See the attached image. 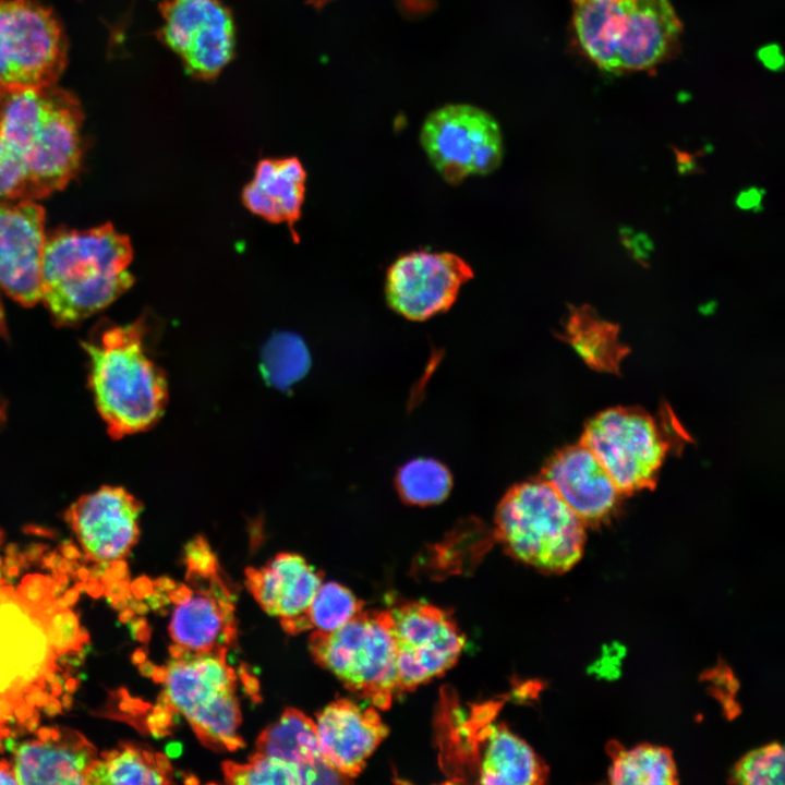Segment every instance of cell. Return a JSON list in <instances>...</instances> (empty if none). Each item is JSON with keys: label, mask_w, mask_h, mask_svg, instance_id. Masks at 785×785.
Returning <instances> with one entry per match:
<instances>
[{"label": "cell", "mask_w": 785, "mask_h": 785, "mask_svg": "<svg viewBox=\"0 0 785 785\" xmlns=\"http://www.w3.org/2000/svg\"><path fill=\"white\" fill-rule=\"evenodd\" d=\"M619 325L599 316L590 304H568L563 334L558 337L570 345L580 358L599 371L616 372L629 348L619 341Z\"/></svg>", "instance_id": "25"}, {"label": "cell", "mask_w": 785, "mask_h": 785, "mask_svg": "<svg viewBox=\"0 0 785 785\" xmlns=\"http://www.w3.org/2000/svg\"><path fill=\"white\" fill-rule=\"evenodd\" d=\"M133 249L111 224L47 235L41 300L53 321L73 325L104 310L134 283L128 271Z\"/></svg>", "instance_id": "1"}, {"label": "cell", "mask_w": 785, "mask_h": 785, "mask_svg": "<svg viewBox=\"0 0 785 785\" xmlns=\"http://www.w3.org/2000/svg\"><path fill=\"white\" fill-rule=\"evenodd\" d=\"M314 661L375 708L388 709L402 691L389 611H361L333 631L314 630Z\"/></svg>", "instance_id": "7"}, {"label": "cell", "mask_w": 785, "mask_h": 785, "mask_svg": "<svg viewBox=\"0 0 785 785\" xmlns=\"http://www.w3.org/2000/svg\"><path fill=\"white\" fill-rule=\"evenodd\" d=\"M478 762V781L483 784L536 785L546 781L548 770L521 738L504 725L484 728Z\"/></svg>", "instance_id": "23"}, {"label": "cell", "mask_w": 785, "mask_h": 785, "mask_svg": "<svg viewBox=\"0 0 785 785\" xmlns=\"http://www.w3.org/2000/svg\"><path fill=\"white\" fill-rule=\"evenodd\" d=\"M85 775L86 784H170L173 769L168 758L133 742L101 752Z\"/></svg>", "instance_id": "26"}, {"label": "cell", "mask_w": 785, "mask_h": 785, "mask_svg": "<svg viewBox=\"0 0 785 785\" xmlns=\"http://www.w3.org/2000/svg\"><path fill=\"white\" fill-rule=\"evenodd\" d=\"M37 735L41 741H49L51 738V728L41 727L37 730Z\"/></svg>", "instance_id": "45"}, {"label": "cell", "mask_w": 785, "mask_h": 785, "mask_svg": "<svg viewBox=\"0 0 785 785\" xmlns=\"http://www.w3.org/2000/svg\"><path fill=\"white\" fill-rule=\"evenodd\" d=\"M612 762L608 781L617 785H673L678 783V773L672 751L668 748L640 744L631 748L611 745Z\"/></svg>", "instance_id": "27"}, {"label": "cell", "mask_w": 785, "mask_h": 785, "mask_svg": "<svg viewBox=\"0 0 785 785\" xmlns=\"http://www.w3.org/2000/svg\"><path fill=\"white\" fill-rule=\"evenodd\" d=\"M158 38L195 78L212 81L232 60L234 22L221 0H161Z\"/></svg>", "instance_id": "12"}, {"label": "cell", "mask_w": 785, "mask_h": 785, "mask_svg": "<svg viewBox=\"0 0 785 785\" xmlns=\"http://www.w3.org/2000/svg\"><path fill=\"white\" fill-rule=\"evenodd\" d=\"M573 1H575V2H581V1H587V0H573Z\"/></svg>", "instance_id": "56"}, {"label": "cell", "mask_w": 785, "mask_h": 785, "mask_svg": "<svg viewBox=\"0 0 785 785\" xmlns=\"http://www.w3.org/2000/svg\"><path fill=\"white\" fill-rule=\"evenodd\" d=\"M86 582L85 581L77 582L74 588L80 592H84V591H86Z\"/></svg>", "instance_id": "52"}, {"label": "cell", "mask_w": 785, "mask_h": 785, "mask_svg": "<svg viewBox=\"0 0 785 785\" xmlns=\"http://www.w3.org/2000/svg\"><path fill=\"white\" fill-rule=\"evenodd\" d=\"M363 605L364 603L342 584L322 582L306 613L282 628L290 635L311 628L333 631L363 611Z\"/></svg>", "instance_id": "28"}, {"label": "cell", "mask_w": 785, "mask_h": 785, "mask_svg": "<svg viewBox=\"0 0 785 785\" xmlns=\"http://www.w3.org/2000/svg\"><path fill=\"white\" fill-rule=\"evenodd\" d=\"M72 703H73V699H72V697H71L69 693H65V695L62 696L61 705H62L64 709L70 710L71 706H72Z\"/></svg>", "instance_id": "51"}, {"label": "cell", "mask_w": 785, "mask_h": 785, "mask_svg": "<svg viewBox=\"0 0 785 785\" xmlns=\"http://www.w3.org/2000/svg\"><path fill=\"white\" fill-rule=\"evenodd\" d=\"M546 481L584 523H597L615 509L619 490L582 443L554 455L543 470Z\"/></svg>", "instance_id": "19"}, {"label": "cell", "mask_w": 785, "mask_h": 785, "mask_svg": "<svg viewBox=\"0 0 785 785\" xmlns=\"http://www.w3.org/2000/svg\"><path fill=\"white\" fill-rule=\"evenodd\" d=\"M23 723H25V727L28 732H35L38 723H39V714L37 711H33L29 717H27Z\"/></svg>", "instance_id": "42"}, {"label": "cell", "mask_w": 785, "mask_h": 785, "mask_svg": "<svg viewBox=\"0 0 785 785\" xmlns=\"http://www.w3.org/2000/svg\"><path fill=\"white\" fill-rule=\"evenodd\" d=\"M32 692L34 699V706H44L48 702L49 696L44 689L34 690Z\"/></svg>", "instance_id": "41"}, {"label": "cell", "mask_w": 785, "mask_h": 785, "mask_svg": "<svg viewBox=\"0 0 785 785\" xmlns=\"http://www.w3.org/2000/svg\"><path fill=\"white\" fill-rule=\"evenodd\" d=\"M186 584L170 597L168 626L171 656L228 652L237 640L235 606L208 545L193 541L186 548Z\"/></svg>", "instance_id": "8"}, {"label": "cell", "mask_w": 785, "mask_h": 785, "mask_svg": "<svg viewBox=\"0 0 785 785\" xmlns=\"http://www.w3.org/2000/svg\"><path fill=\"white\" fill-rule=\"evenodd\" d=\"M310 367V353L301 337L290 331L275 333L264 345L261 370L265 379L286 389Z\"/></svg>", "instance_id": "29"}, {"label": "cell", "mask_w": 785, "mask_h": 785, "mask_svg": "<svg viewBox=\"0 0 785 785\" xmlns=\"http://www.w3.org/2000/svg\"><path fill=\"white\" fill-rule=\"evenodd\" d=\"M62 688H63V685H61V684H59V683H57V681L51 683V695H52L53 697H59V696H61V695H62V691H63Z\"/></svg>", "instance_id": "50"}, {"label": "cell", "mask_w": 785, "mask_h": 785, "mask_svg": "<svg viewBox=\"0 0 785 785\" xmlns=\"http://www.w3.org/2000/svg\"><path fill=\"white\" fill-rule=\"evenodd\" d=\"M576 38L585 55L608 72L647 70L672 52L680 22L669 0L576 2Z\"/></svg>", "instance_id": "5"}, {"label": "cell", "mask_w": 785, "mask_h": 785, "mask_svg": "<svg viewBox=\"0 0 785 785\" xmlns=\"http://www.w3.org/2000/svg\"><path fill=\"white\" fill-rule=\"evenodd\" d=\"M80 593H81L80 591H77L75 588H73L70 591H67L64 593L63 599L70 606V605H73L78 600Z\"/></svg>", "instance_id": "43"}, {"label": "cell", "mask_w": 785, "mask_h": 785, "mask_svg": "<svg viewBox=\"0 0 785 785\" xmlns=\"http://www.w3.org/2000/svg\"><path fill=\"white\" fill-rule=\"evenodd\" d=\"M8 736H10V729L7 728V727H4V726L1 727V728H0V738L3 739V738H5V737H8Z\"/></svg>", "instance_id": "54"}, {"label": "cell", "mask_w": 785, "mask_h": 785, "mask_svg": "<svg viewBox=\"0 0 785 785\" xmlns=\"http://www.w3.org/2000/svg\"><path fill=\"white\" fill-rule=\"evenodd\" d=\"M86 592L93 597H99L104 594L105 587L98 580L88 579V582H86Z\"/></svg>", "instance_id": "39"}, {"label": "cell", "mask_w": 785, "mask_h": 785, "mask_svg": "<svg viewBox=\"0 0 785 785\" xmlns=\"http://www.w3.org/2000/svg\"><path fill=\"white\" fill-rule=\"evenodd\" d=\"M65 64V37L49 9L0 0V87L53 85Z\"/></svg>", "instance_id": "9"}, {"label": "cell", "mask_w": 785, "mask_h": 785, "mask_svg": "<svg viewBox=\"0 0 785 785\" xmlns=\"http://www.w3.org/2000/svg\"><path fill=\"white\" fill-rule=\"evenodd\" d=\"M140 502L122 487L104 486L80 497L67 521L85 553V560H124L140 535Z\"/></svg>", "instance_id": "17"}, {"label": "cell", "mask_w": 785, "mask_h": 785, "mask_svg": "<svg viewBox=\"0 0 785 785\" xmlns=\"http://www.w3.org/2000/svg\"><path fill=\"white\" fill-rule=\"evenodd\" d=\"M82 122L77 99L56 84L0 87V136L24 162L37 200L62 190L77 173Z\"/></svg>", "instance_id": "2"}, {"label": "cell", "mask_w": 785, "mask_h": 785, "mask_svg": "<svg viewBox=\"0 0 785 785\" xmlns=\"http://www.w3.org/2000/svg\"><path fill=\"white\" fill-rule=\"evenodd\" d=\"M74 577H77L80 581H88L89 579V572L88 569L85 567H81L73 573Z\"/></svg>", "instance_id": "44"}, {"label": "cell", "mask_w": 785, "mask_h": 785, "mask_svg": "<svg viewBox=\"0 0 785 785\" xmlns=\"http://www.w3.org/2000/svg\"><path fill=\"white\" fill-rule=\"evenodd\" d=\"M389 612L402 691L442 675L457 662L464 638L445 611L413 602Z\"/></svg>", "instance_id": "14"}, {"label": "cell", "mask_w": 785, "mask_h": 785, "mask_svg": "<svg viewBox=\"0 0 785 785\" xmlns=\"http://www.w3.org/2000/svg\"><path fill=\"white\" fill-rule=\"evenodd\" d=\"M306 172L297 157L262 159L253 180L243 188V204L269 222H287L298 242L294 225L301 217Z\"/></svg>", "instance_id": "22"}, {"label": "cell", "mask_w": 785, "mask_h": 785, "mask_svg": "<svg viewBox=\"0 0 785 785\" xmlns=\"http://www.w3.org/2000/svg\"><path fill=\"white\" fill-rule=\"evenodd\" d=\"M322 573L302 556L280 553L259 568L245 570V585L261 608L280 619L281 627L303 616Z\"/></svg>", "instance_id": "20"}, {"label": "cell", "mask_w": 785, "mask_h": 785, "mask_svg": "<svg viewBox=\"0 0 785 785\" xmlns=\"http://www.w3.org/2000/svg\"><path fill=\"white\" fill-rule=\"evenodd\" d=\"M331 1H334V0H307L306 2H307L309 4H311L314 9L319 10V9L324 8L327 3L331 2Z\"/></svg>", "instance_id": "49"}, {"label": "cell", "mask_w": 785, "mask_h": 785, "mask_svg": "<svg viewBox=\"0 0 785 785\" xmlns=\"http://www.w3.org/2000/svg\"><path fill=\"white\" fill-rule=\"evenodd\" d=\"M37 200L34 185L21 157L0 136V201Z\"/></svg>", "instance_id": "33"}, {"label": "cell", "mask_w": 785, "mask_h": 785, "mask_svg": "<svg viewBox=\"0 0 785 785\" xmlns=\"http://www.w3.org/2000/svg\"><path fill=\"white\" fill-rule=\"evenodd\" d=\"M1 566H2V558H1V556H0V567H1Z\"/></svg>", "instance_id": "57"}, {"label": "cell", "mask_w": 785, "mask_h": 785, "mask_svg": "<svg viewBox=\"0 0 785 785\" xmlns=\"http://www.w3.org/2000/svg\"><path fill=\"white\" fill-rule=\"evenodd\" d=\"M495 526L512 557L543 571L565 572L583 553V522L544 480L508 490L497 506Z\"/></svg>", "instance_id": "6"}, {"label": "cell", "mask_w": 785, "mask_h": 785, "mask_svg": "<svg viewBox=\"0 0 785 785\" xmlns=\"http://www.w3.org/2000/svg\"><path fill=\"white\" fill-rule=\"evenodd\" d=\"M255 752L298 765L303 784H309L317 769L326 762L315 722L294 708L286 709L259 734Z\"/></svg>", "instance_id": "24"}, {"label": "cell", "mask_w": 785, "mask_h": 785, "mask_svg": "<svg viewBox=\"0 0 785 785\" xmlns=\"http://www.w3.org/2000/svg\"><path fill=\"white\" fill-rule=\"evenodd\" d=\"M144 322L113 326L85 341L89 383L109 434L123 437L145 431L161 416L167 401L162 371L144 350Z\"/></svg>", "instance_id": "3"}, {"label": "cell", "mask_w": 785, "mask_h": 785, "mask_svg": "<svg viewBox=\"0 0 785 785\" xmlns=\"http://www.w3.org/2000/svg\"><path fill=\"white\" fill-rule=\"evenodd\" d=\"M785 781V751L771 742L746 753L734 765L730 783L742 785H782Z\"/></svg>", "instance_id": "32"}, {"label": "cell", "mask_w": 785, "mask_h": 785, "mask_svg": "<svg viewBox=\"0 0 785 785\" xmlns=\"http://www.w3.org/2000/svg\"><path fill=\"white\" fill-rule=\"evenodd\" d=\"M47 619L14 590L0 599V697L15 706L27 692L45 689L46 673L59 669Z\"/></svg>", "instance_id": "13"}, {"label": "cell", "mask_w": 785, "mask_h": 785, "mask_svg": "<svg viewBox=\"0 0 785 785\" xmlns=\"http://www.w3.org/2000/svg\"><path fill=\"white\" fill-rule=\"evenodd\" d=\"M55 580L47 576L28 575L17 588V593L29 604L43 609L50 604Z\"/></svg>", "instance_id": "34"}, {"label": "cell", "mask_w": 785, "mask_h": 785, "mask_svg": "<svg viewBox=\"0 0 785 785\" xmlns=\"http://www.w3.org/2000/svg\"><path fill=\"white\" fill-rule=\"evenodd\" d=\"M45 221L32 200L0 201V289L24 306L41 300Z\"/></svg>", "instance_id": "16"}, {"label": "cell", "mask_w": 785, "mask_h": 785, "mask_svg": "<svg viewBox=\"0 0 785 785\" xmlns=\"http://www.w3.org/2000/svg\"><path fill=\"white\" fill-rule=\"evenodd\" d=\"M61 703L53 696L49 697L48 702L44 705V712L49 716L61 713Z\"/></svg>", "instance_id": "40"}, {"label": "cell", "mask_w": 785, "mask_h": 785, "mask_svg": "<svg viewBox=\"0 0 785 785\" xmlns=\"http://www.w3.org/2000/svg\"><path fill=\"white\" fill-rule=\"evenodd\" d=\"M3 572L7 577H16L19 575V565H4Z\"/></svg>", "instance_id": "46"}, {"label": "cell", "mask_w": 785, "mask_h": 785, "mask_svg": "<svg viewBox=\"0 0 785 785\" xmlns=\"http://www.w3.org/2000/svg\"><path fill=\"white\" fill-rule=\"evenodd\" d=\"M673 150L676 156V169L679 176L697 174L704 172V170L701 168L697 160L699 156L698 153L690 154L677 147H673Z\"/></svg>", "instance_id": "35"}, {"label": "cell", "mask_w": 785, "mask_h": 785, "mask_svg": "<svg viewBox=\"0 0 785 785\" xmlns=\"http://www.w3.org/2000/svg\"><path fill=\"white\" fill-rule=\"evenodd\" d=\"M401 498L415 506L442 503L450 493L452 476L439 461L418 458L403 464L396 476Z\"/></svg>", "instance_id": "30"}, {"label": "cell", "mask_w": 785, "mask_h": 785, "mask_svg": "<svg viewBox=\"0 0 785 785\" xmlns=\"http://www.w3.org/2000/svg\"><path fill=\"white\" fill-rule=\"evenodd\" d=\"M762 193L757 189H749L739 193L736 204L741 209L758 208L761 202Z\"/></svg>", "instance_id": "36"}, {"label": "cell", "mask_w": 785, "mask_h": 785, "mask_svg": "<svg viewBox=\"0 0 785 785\" xmlns=\"http://www.w3.org/2000/svg\"><path fill=\"white\" fill-rule=\"evenodd\" d=\"M131 616H132V612L126 609V611H123V613L120 615V618L122 621H125L129 618H131Z\"/></svg>", "instance_id": "53"}, {"label": "cell", "mask_w": 785, "mask_h": 785, "mask_svg": "<svg viewBox=\"0 0 785 785\" xmlns=\"http://www.w3.org/2000/svg\"><path fill=\"white\" fill-rule=\"evenodd\" d=\"M226 656V652L171 656L167 665L153 672L154 679L162 684L148 717L153 733L164 732L167 717L181 715L207 748L234 751L244 745L239 734L242 713L235 695L237 674Z\"/></svg>", "instance_id": "4"}, {"label": "cell", "mask_w": 785, "mask_h": 785, "mask_svg": "<svg viewBox=\"0 0 785 785\" xmlns=\"http://www.w3.org/2000/svg\"><path fill=\"white\" fill-rule=\"evenodd\" d=\"M472 278V267L454 253L410 252L388 268L385 299L394 312L422 322L450 309Z\"/></svg>", "instance_id": "15"}, {"label": "cell", "mask_w": 785, "mask_h": 785, "mask_svg": "<svg viewBox=\"0 0 785 785\" xmlns=\"http://www.w3.org/2000/svg\"><path fill=\"white\" fill-rule=\"evenodd\" d=\"M33 711L34 706L27 704L25 701L19 703L13 710L14 716L20 723H23L27 717H29Z\"/></svg>", "instance_id": "38"}, {"label": "cell", "mask_w": 785, "mask_h": 785, "mask_svg": "<svg viewBox=\"0 0 785 785\" xmlns=\"http://www.w3.org/2000/svg\"><path fill=\"white\" fill-rule=\"evenodd\" d=\"M316 728L326 761L347 780L358 776L366 759L388 734L375 708L337 699L316 715Z\"/></svg>", "instance_id": "18"}, {"label": "cell", "mask_w": 785, "mask_h": 785, "mask_svg": "<svg viewBox=\"0 0 785 785\" xmlns=\"http://www.w3.org/2000/svg\"><path fill=\"white\" fill-rule=\"evenodd\" d=\"M1 740H2V739L0 738V753H2V752H3V750H4V745L2 744V741H1Z\"/></svg>", "instance_id": "55"}, {"label": "cell", "mask_w": 785, "mask_h": 785, "mask_svg": "<svg viewBox=\"0 0 785 785\" xmlns=\"http://www.w3.org/2000/svg\"><path fill=\"white\" fill-rule=\"evenodd\" d=\"M3 745H4V749H7L11 752H14L17 747L16 741L12 737H9V736L5 737V741Z\"/></svg>", "instance_id": "48"}, {"label": "cell", "mask_w": 785, "mask_h": 785, "mask_svg": "<svg viewBox=\"0 0 785 785\" xmlns=\"http://www.w3.org/2000/svg\"><path fill=\"white\" fill-rule=\"evenodd\" d=\"M19 784H86L96 748L80 733L62 728L58 740H31L14 751Z\"/></svg>", "instance_id": "21"}, {"label": "cell", "mask_w": 785, "mask_h": 785, "mask_svg": "<svg viewBox=\"0 0 785 785\" xmlns=\"http://www.w3.org/2000/svg\"><path fill=\"white\" fill-rule=\"evenodd\" d=\"M77 685H78V681H77L76 679H74V678H68L67 681L64 683V689H65L68 692H73V691L76 690Z\"/></svg>", "instance_id": "47"}, {"label": "cell", "mask_w": 785, "mask_h": 785, "mask_svg": "<svg viewBox=\"0 0 785 785\" xmlns=\"http://www.w3.org/2000/svg\"><path fill=\"white\" fill-rule=\"evenodd\" d=\"M222 772L226 782L230 784H303L298 765L257 752H254L245 763L224 762Z\"/></svg>", "instance_id": "31"}, {"label": "cell", "mask_w": 785, "mask_h": 785, "mask_svg": "<svg viewBox=\"0 0 785 785\" xmlns=\"http://www.w3.org/2000/svg\"><path fill=\"white\" fill-rule=\"evenodd\" d=\"M420 143L430 162L449 184L495 171L504 158L498 122L485 110L449 104L432 111L422 124Z\"/></svg>", "instance_id": "10"}, {"label": "cell", "mask_w": 785, "mask_h": 785, "mask_svg": "<svg viewBox=\"0 0 785 785\" xmlns=\"http://www.w3.org/2000/svg\"><path fill=\"white\" fill-rule=\"evenodd\" d=\"M7 760L0 761V784H19Z\"/></svg>", "instance_id": "37"}, {"label": "cell", "mask_w": 785, "mask_h": 785, "mask_svg": "<svg viewBox=\"0 0 785 785\" xmlns=\"http://www.w3.org/2000/svg\"><path fill=\"white\" fill-rule=\"evenodd\" d=\"M582 444L601 462L620 493L652 486L667 445L653 419L631 409H608L584 428Z\"/></svg>", "instance_id": "11"}]
</instances>
